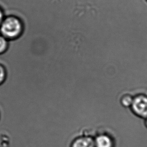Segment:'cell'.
I'll list each match as a JSON object with an SVG mask.
<instances>
[{
    "label": "cell",
    "instance_id": "6da1fadb",
    "mask_svg": "<svg viewBox=\"0 0 147 147\" xmlns=\"http://www.w3.org/2000/svg\"><path fill=\"white\" fill-rule=\"evenodd\" d=\"M23 20L17 16H6L0 26V34L9 41L16 40L22 36L24 31Z\"/></svg>",
    "mask_w": 147,
    "mask_h": 147
},
{
    "label": "cell",
    "instance_id": "7a4b0ae2",
    "mask_svg": "<svg viewBox=\"0 0 147 147\" xmlns=\"http://www.w3.org/2000/svg\"><path fill=\"white\" fill-rule=\"evenodd\" d=\"M131 109L136 116L141 119H147V97L137 96L133 98Z\"/></svg>",
    "mask_w": 147,
    "mask_h": 147
},
{
    "label": "cell",
    "instance_id": "3957f363",
    "mask_svg": "<svg viewBox=\"0 0 147 147\" xmlns=\"http://www.w3.org/2000/svg\"><path fill=\"white\" fill-rule=\"evenodd\" d=\"M95 147H115L113 139L106 134H101L94 138Z\"/></svg>",
    "mask_w": 147,
    "mask_h": 147
},
{
    "label": "cell",
    "instance_id": "277c9868",
    "mask_svg": "<svg viewBox=\"0 0 147 147\" xmlns=\"http://www.w3.org/2000/svg\"><path fill=\"white\" fill-rule=\"evenodd\" d=\"M71 147H95L94 138L89 136H83L76 139Z\"/></svg>",
    "mask_w": 147,
    "mask_h": 147
},
{
    "label": "cell",
    "instance_id": "5b68a950",
    "mask_svg": "<svg viewBox=\"0 0 147 147\" xmlns=\"http://www.w3.org/2000/svg\"><path fill=\"white\" fill-rule=\"evenodd\" d=\"M9 46V40L0 34V55L6 53Z\"/></svg>",
    "mask_w": 147,
    "mask_h": 147
},
{
    "label": "cell",
    "instance_id": "8992f818",
    "mask_svg": "<svg viewBox=\"0 0 147 147\" xmlns=\"http://www.w3.org/2000/svg\"><path fill=\"white\" fill-rule=\"evenodd\" d=\"M7 76V71L4 65L0 63V86L4 84Z\"/></svg>",
    "mask_w": 147,
    "mask_h": 147
},
{
    "label": "cell",
    "instance_id": "52a82bcc",
    "mask_svg": "<svg viewBox=\"0 0 147 147\" xmlns=\"http://www.w3.org/2000/svg\"><path fill=\"white\" fill-rule=\"evenodd\" d=\"M133 99L131 98V96L129 95H126V96H123L121 100V103L124 107H128L129 106H131L133 102Z\"/></svg>",
    "mask_w": 147,
    "mask_h": 147
},
{
    "label": "cell",
    "instance_id": "ba28073f",
    "mask_svg": "<svg viewBox=\"0 0 147 147\" xmlns=\"http://www.w3.org/2000/svg\"><path fill=\"white\" fill-rule=\"evenodd\" d=\"M5 17V16L4 15V13L3 12V11L0 9V26L2 24V23Z\"/></svg>",
    "mask_w": 147,
    "mask_h": 147
},
{
    "label": "cell",
    "instance_id": "9c48e42d",
    "mask_svg": "<svg viewBox=\"0 0 147 147\" xmlns=\"http://www.w3.org/2000/svg\"><path fill=\"white\" fill-rule=\"evenodd\" d=\"M146 124L147 127V119H146Z\"/></svg>",
    "mask_w": 147,
    "mask_h": 147
},
{
    "label": "cell",
    "instance_id": "30bf717a",
    "mask_svg": "<svg viewBox=\"0 0 147 147\" xmlns=\"http://www.w3.org/2000/svg\"><path fill=\"white\" fill-rule=\"evenodd\" d=\"M0 119H1V114H0Z\"/></svg>",
    "mask_w": 147,
    "mask_h": 147
}]
</instances>
